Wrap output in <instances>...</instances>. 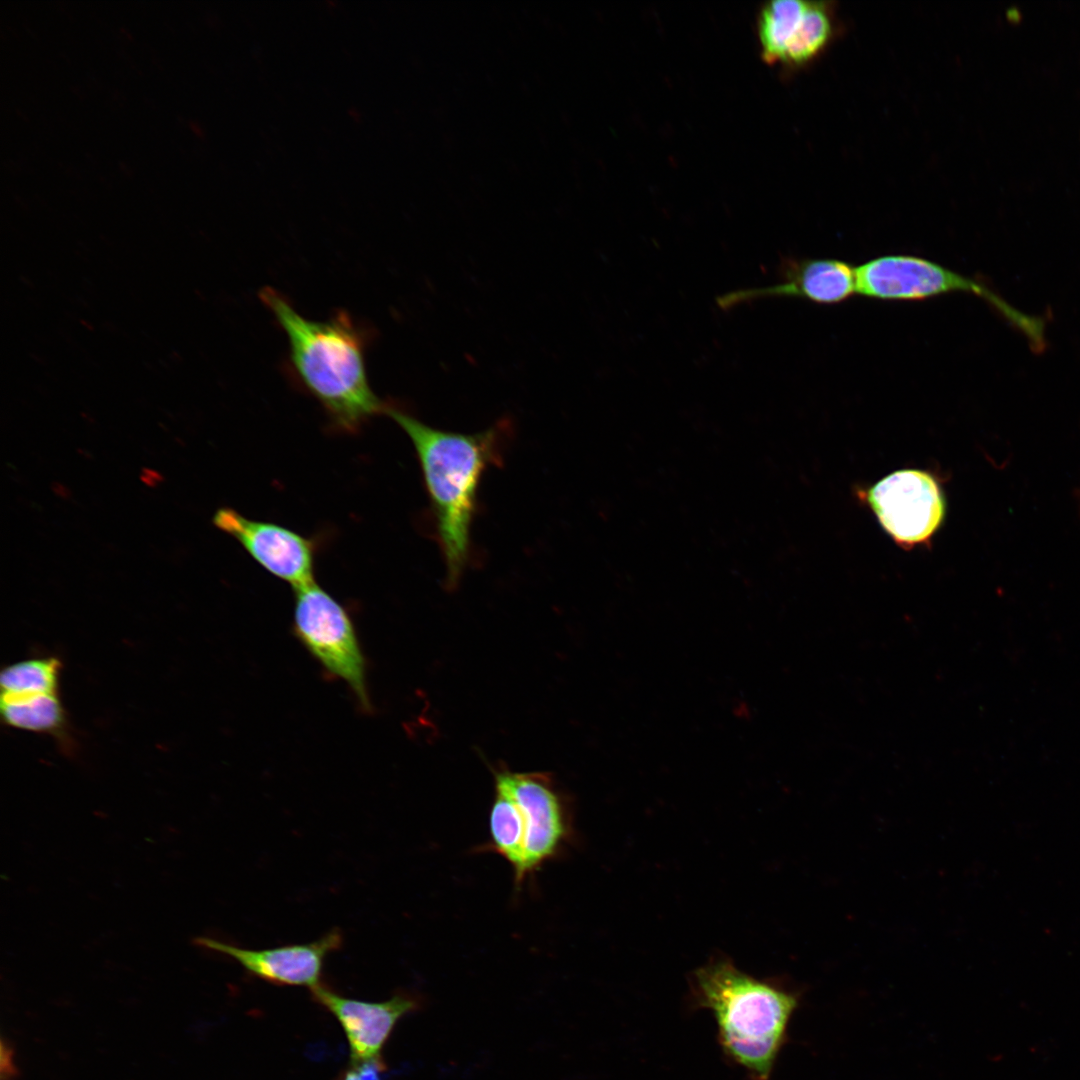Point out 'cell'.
I'll list each match as a JSON object with an SVG mask.
<instances>
[{"label":"cell","instance_id":"7","mask_svg":"<svg viewBox=\"0 0 1080 1080\" xmlns=\"http://www.w3.org/2000/svg\"><path fill=\"white\" fill-rule=\"evenodd\" d=\"M859 495L882 528L903 548L928 544L944 519V494L939 481L928 471L893 472Z\"/></svg>","mask_w":1080,"mask_h":1080},{"label":"cell","instance_id":"8","mask_svg":"<svg viewBox=\"0 0 1080 1080\" xmlns=\"http://www.w3.org/2000/svg\"><path fill=\"white\" fill-rule=\"evenodd\" d=\"M214 525L233 536L273 576L293 588L314 580L316 542L282 525L247 518L232 508L218 509Z\"/></svg>","mask_w":1080,"mask_h":1080},{"label":"cell","instance_id":"12","mask_svg":"<svg viewBox=\"0 0 1080 1080\" xmlns=\"http://www.w3.org/2000/svg\"><path fill=\"white\" fill-rule=\"evenodd\" d=\"M0 709L6 725L51 735L64 750L71 747L66 712L58 693L1 694Z\"/></svg>","mask_w":1080,"mask_h":1080},{"label":"cell","instance_id":"16","mask_svg":"<svg viewBox=\"0 0 1080 1080\" xmlns=\"http://www.w3.org/2000/svg\"><path fill=\"white\" fill-rule=\"evenodd\" d=\"M385 1069L382 1057L361 1062H351L349 1068L339 1080H382Z\"/></svg>","mask_w":1080,"mask_h":1080},{"label":"cell","instance_id":"10","mask_svg":"<svg viewBox=\"0 0 1080 1080\" xmlns=\"http://www.w3.org/2000/svg\"><path fill=\"white\" fill-rule=\"evenodd\" d=\"M314 1001L326 1008L346 1035L351 1062L380 1058L397 1022L423 1006L416 994L398 992L382 1002H366L342 996L322 982L311 988Z\"/></svg>","mask_w":1080,"mask_h":1080},{"label":"cell","instance_id":"2","mask_svg":"<svg viewBox=\"0 0 1080 1080\" xmlns=\"http://www.w3.org/2000/svg\"><path fill=\"white\" fill-rule=\"evenodd\" d=\"M384 414L414 446L446 565V584L455 588L471 557V528L482 475L502 463L511 425L504 419L484 431L464 434L428 426L391 402Z\"/></svg>","mask_w":1080,"mask_h":1080},{"label":"cell","instance_id":"1","mask_svg":"<svg viewBox=\"0 0 1080 1080\" xmlns=\"http://www.w3.org/2000/svg\"><path fill=\"white\" fill-rule=\"evenodd\" d=\"M259 298L287 338L290 376L321 405L335 430L354 434L384 414L388 402L374 393L366 370L372 336L367 327L344 310L326 320L308 319L270 287Z\"/></svg>","mask_w":1080,"mask_h":1080},{"label":"cell","instance_id":"13","mask_svg":"<svg viewBox=\"0 0 1080 1080\" xmlns=\"http://www.w3.org/2000/svg\"><path fill=\"white\" fill-rule=\"evenodd\" d=\"M807 1L774 0L760 9L757 33L761 56L768 63H781L785 48L805 10Z\"/></svg>","mask_w":1080,"mask_h":1080},{"label":"cell","instance_id":"5","mask_svg":"<svg viewBox=\"0 0 1080 1080\" xmlns=\"http://www.w3.org/2000/svg\"><path fill=\"white\" fill-rule=\"evenodd\" d=\"M857 293L883 301H920L953 292L977 295L1020 328L1033 344L1041 342L1043 323L1009 305L982 283L932 260L906 254L872 258L856 267Z\"/></svg>","mask_w":1080,"mask_h":1080},{"label":"cell","instance_id":"6","mask_svg":"<svg viewBox=\"0 0 1080 1080\" xmlns=\"http://www.w3.org/2000/svg\"><path fill=\"white\" fill-rule=\"evenodd\" d=\"M294 630L309 652L368 709L365 659L346 609L315 581L295 588Z\"/></svg>","mask_w":1080,"mask_h":1080},{"label":"cell","instance_id":"4","mask_svg":"<svg viewBox=\"0 0 1080 1080\" xmlns=\"http://www.w3.org/2000/svg\"><path fill=\"white\" fill-rule=\"evenodd\" d=\"M494 777L489 840L482 849L496 853L511 866L519 890L574 840L572 809L550 774L503 768Z\"/></svg>","mask_w":1080,"mask_h":1080},{"label":"cell","instance_id":"14","mask_svg":"<svg viewBox=\"0 0 1080 1080\" xmlns=\"http://www.w3.org/2000/svg\"><path fill=\"white\" fill-rule=\"evenodd\" d=\"M833 32L832 14L824 2H808L789 40L781 63L789 66L807 64L829 43Z\"/></svg>","mask_w":1080,"mask_h":1080},{"label":"cell","instance_id":"9","mask_svg":"<svg viewBox=\"0 0 1080 1080\" xmlns=\"http://www.w3.org/2000/svg\"><path fill=\"white\" fill-rule=\"evenodd\" d=\"M781 282L727 292L716 298L722 310L770 298H799L822 305L839 304L857 293L856 267L831 258L784 257L779 265Z\"/></svg>","mask_w":1080,"mask_h":1080},{"label":"cell","instance_id":"11","mask_svg":"<svg viewBox=\"0 0 1080 1080\" xmlns=\"http://www.w3.org/2000/svg\"><path fill=\"white\" fill-rule=\"evenodd\" d=\"M194 943L232 958L250 975L266 982L311 989L321 983L324 961L341 948L343 936L334 928L309 943L268 949H248L208 937H198Z\"/></svg>","mask_w":1080,"mask_h":1080},{"label":"cell","instance_id":"3","mask_svg":"<svg viewBox=\"0 0 1080 1080\" xmlns=\"http://www.w3.org/2000/svg\"><path fill=\"white\" fill-rule=\"evenodd\" d=\"M692 994L697 1006L712 1012L723 1053L752 1080H768L799 994L758 980L724 958L695 971Z\"/></svg>","mask_w":1080,"mask_h":1080},{"label":"cell","instance_id":"15","mask_svg":"<svg viewBox=\"0 0 1080 1080\" xmlns=\"http://www.w3.org/2000/svg\"><path fill=\"white\" fill-rule=\"evenodd\" d=\"M61 662L57 657L25 659L2 669L1 694L27 695L58 693Z\"/></svg>","mask_w":1080,"mask_h":1080}]
</instances>
